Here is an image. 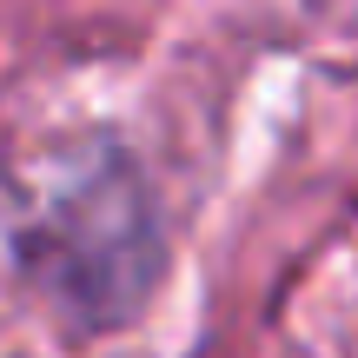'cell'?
<instances>
[{"label":"cell","mask_w":358,"mask_h":358,"mask_svg":"<svg viewBox=\"0 0 358 358\" xmlns=\"http://www.w3.org/2000/svg\"><path fill=\"white\" fill-rule=\"evenodd\" d=\"M13 279L53 312L73 338L127 332L166 285V206L140 153L113 133L40 146L7 173Z\"/></svg>","instance_id":"obj_1"}]
</instances>
